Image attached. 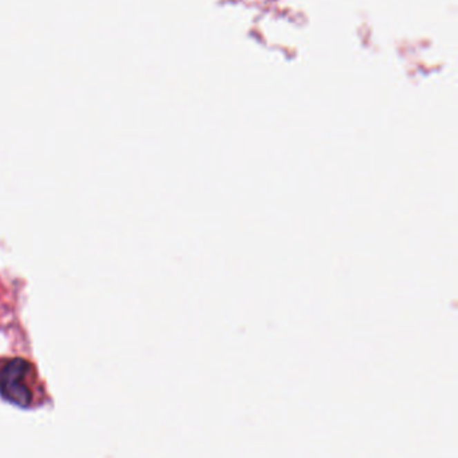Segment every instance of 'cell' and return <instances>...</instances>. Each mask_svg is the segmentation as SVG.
Returning <instances> with one entry per match:
<instances>
[{
	"label": "cell",
	"instance_id": "obj_1",
	"mask_svg": "<svg viewBox=\"0 0 458 458\" xmlns=\"http://www.w3.org/2000/svg\"><path fill=\"white\" fill-rule=\"evenodd\" d=\"M0 395L10 403L30 409L44 399L35 365L23 358L0 361Z\"/></svg>",
	"mask_w": 458,
	"mask_h": 458
}]
</instances>
